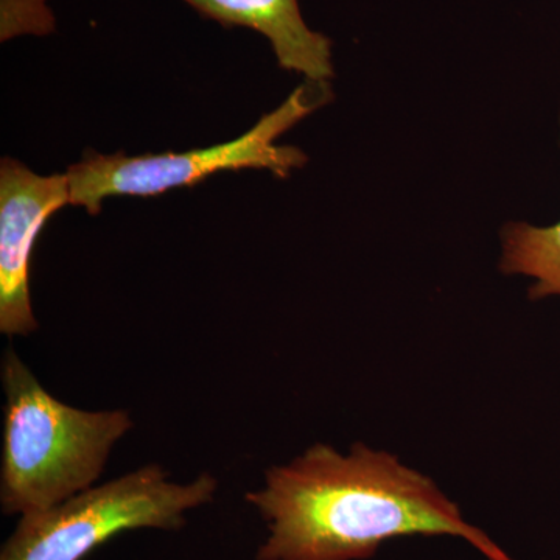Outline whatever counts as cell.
I'll use <instances>...</instances> for the list:
<instances>
[{"label":"cell","mask_w":560,"mask_h":560,"mask_svg":"<svg viewBox=\"0 0 560 560\" xmlns=\"http://www.w3.org/2000/svg\"><path fill=\"white\" fill-rule=\"evenodd\" d=\"M70 205L68 175L43 176L5 158L0 164V331L38 329L31 296L33 248L46 221Z\"/></svg>","instance_id":"5b68a950"},{"label":"cell","mask_w":560,"mask_h":560,"mask_svg":"<svg viewBox=\"0 0 560 560\" xmlns=\"http://www.w3.org/2000/svg\"><path fill=\"white\" fill-rule=\"evenodd\" d=\"M2 385L0 504L7 515L49 510L92 488L114 445L135 425L127 410L62 404L11 348L3 353Z\"/></svg>","instance_id":"7a4b0ae2"},{"label":"cell","mask_w":560,"mask_h":560,"mask_svg":"<svg viewBox=\"0 0 560 560\" xmlns=\"http://www.w3.org/2000/svg\"><path fill=\"white\" fill-rule=\"evenodd\" d=\"M504 275L528 276L536 280L529 300L560 296V221L551 226L508 223L501 231Z\"/></svg>","instance_id":"52a82bcc"},{"label":"cell","mask_w":560,"mask_h":560,"mask_svg":"<svg viewBox=\"0 0 560 560\" xmlns=\"http://www.w3.org/2000/svg\"><path fill=\"white\" fill-rule=\"evenodd\" d=\"M245 500L268 528L256 560H366L410 536L459 537L489 560H514L431 478L363 444L349 455L312 445L267 470Z\"/></svg>","instance_id":"6da1fadb"},{"label":"cell","mask_w":560,"mask_h":560,"mask_svg":"<svg viewBox=\"0 0 560 560\" xmlns=\"http://www.w3.org/2000/svg\"><path fill=\"white\" fill-rule=\"evenodd\" d=\"M224 27H246L270 40L279 66L311 81L334 77L331 40L313 32L298 0H184Z\"/></svg>","instance_id":"8992f818"},{"label":"cell","mask_w":560,"mask_h":560,"mask_svg":"<svg viewBox=\"0 0 560 560\" xmlns=\"http://www.w3.org/2000/svg\"><path fill=\"white\" fill-rule=\"evenodd\" d=\"M331 101L327 81L307 80L285 102L264 117L241 138L180 153H125L86 156L68 168L70 206L97 215L102 202L114 197H156L165 191L191 187L219 172L256 168L278 178L307 164V154L296 147L276 145V139Z\"/></svg>","instance_id":"3957f363"},{"label":"cell","mask_w":560,"mask_h":560,"mask_svg":"<svg viewBox=\"0 0 560 560\" xmlns=\"http://www.w3.org/2000/svg\"><path fill=\"white\" fill-rule=\"evenodd\" d=\"M54 31V18L46 0H2V40L24 33L47 35Z\"/></svg>","instance_id":"ba28073f"},{"label":"cell","mask_w":560,"mask_h":560,"mask_svg":"<svg viewBox=\"0 0 560 560\" xmlns=\"http://www.w3.org/2000/svg\"><path fill=\"white\" fill-rule=\"evenodd\" d=\"M217 489L208 471L175 482L160 464H147L49 510L21 515L0 560H83L127 530H178L190 511L212 503Z\"/></svg>","instance_id":"277c9868"}]
</instances>
